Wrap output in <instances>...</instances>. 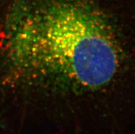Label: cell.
Masks as SVG:
<instances>
[{
	"label": "cell",
	"mask_w": 135,
	"mask_h": 134,
	"mask_svg": "<svg viewBox=\"0 0 135 134\" xmlns=\"http://www.w3.org/2000/svg\"><path fill=\"white\" fill-rule=\"evenodd\" d=\"M73 0H36L5 22L9 61L45 80L83 88L122 86L135 100V12L120 23Z\"/></svg>",
	"instance_id": "obj_1"
}]
</instances>
